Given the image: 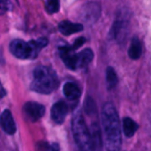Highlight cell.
Returning a JSON list of instances; mask_svg holds the SVG:
<instances>
[{
	"label": "cell",
	"instance_id": "cell-14",
	"mask_svg": "<svg viewBox=\"0 0 151 151\" xmlns=\"http://www.w3.org/2000/svg\"><path fill=\"white\" fill-rule=\"evenodd\" d=\"M106 85L108 89H113L118 85V77L113 68L108 67L106 69Z\"/></svg>",
	"mask_w": 151,
	"mask_h": 151
},
{
	"label": "cell",
	"instance_id": "cell-7",
	"mask_svg": "<svg viewBox=\"0 0 151 151\" xmlns=\"http://www.w3.org/2000/svg\"><path fill=\"white\" fill-rule=\"evenodd\" d=\"M68 113V107L66 105V103L65 101H58L57 103H55L52 108H51V111H50V116L52 120L58 124V125H61L64 123L66 116Z\"/></svg>",
	"mask_w": 151,
	"mask_h": 151
},
{
	"label": "cell",
	"instance_id": "cell-6",
	"mask_svg": "<svg viewBox=\"0 0 151 151\" xmlns=\"http://www.w3.org/2000/svg\"><path fill=\"white\" fill-rule=\"evenodd\" d=\"M59 55L65 66L73 70L77 69V53H74V49L72 46L64 45L58 48Z\"/></svg>",
	"mask_w": 151,
	"mask_h": 151
},
{
	"label": "cell",
	"instance_id": "cell-4",
	"mask_svg": "<svg viewBox=\"0 0 151 151\" xmlns=\"http://www.w3.org/2000/svg\"><path fill=\"white\" fill-rule=\"evenodd\" d=\"M72 130L76 144L81 151H94V142L81 114L77 113L72 121Z\"/></svg>",
	"mask_w": 151,
	"mask_h": 151
},
{
	"label": "cell",
	"instance_id": "cell-19",
	"mask_svg": "<svg viewBox=\"0 0 151 151\" xmlns=\"http://www.w3.org/2000/svg\"><path fill=\"white\" fill-rule=\"evenodd\" d=\"M85 41H86V39H85L84 37H80V38H78V39L75 40V42H74V44H73V45L72 47H73L74 50H76V49L80 48V47L85 43Z\"/></svg>",
	"mask_w": 151,
	"mask_h": 151
},
{
	"label": "cell",
	"instance_id": "cell-18",
	"mask_svg": "<svg viewBox=\"0 0 151 151\" xmlns=\"http://www.w3.org/2000/svg\"><path fill=\"white\" fill-rule=\"evenodd\" d=\"M12 8L10 0H0V15H4Z\"/></svg>",
	"mask_w": 151,
	"mask_h": 151
},
{
	"label": "cell",
	"instance_id": "cell-5",
	"mask_svg": "<svg viewBox=\"0 0 151 151\" xmlns=\"http://www.w3.org/2000/svg\"><path fill=\"white\" fill-rule=\"evenodd\" d=\"M24 118L28 122H36L45 114V107L38 102L28 101L22 109Z\"/></svg>",
	"mask_w": 151,
	"mask_h": 151
},
{
	"label": "cell",
	"instance_id": "cell-2",
	"mask_svg": "<svg viewBox=\"0 0 151 151\" xmlns=\"http://www.w3.org/2000/svg\"><path fill=\"white\" fill-rule=\"evenodd\" d=\"M59 85L56 71L48 66H38L34 69L33 81L30 89L42 94H50L54 92Z\"/></svg>",
	"mask_w": 151,
	"mask_h": 151
},
{
	"label": "cell",
	"instance_id": "cell-17",
	"mask_svg": "<svg viewBox=\"0 0 151 151\" xmlns=\"http://www.w3.org/2000/svg\"><path fill=\"white\" fill-rule=\"evenodd\" d=\"M84 109H85V111L88 115H90L92 113H95V111H96V104H95L94 101L91 98H87L86 99L85 104H84Z\"/></svg>",
	"mask_w": 151,
	"mask_h": 151
},
{
	"label": "cell",
	"instance_id": "cell-12",
	"mask_svg": "<svg viewBox=\"0 0 151 151\" xmlns=\"http://www.w3.org/2000/svg\"><path fill=\"white\" fill-rule=\"evenodd\" d=\"M122 129H123L124 134L127 138H130L135 134L136 131L138 130V125L132 118L126 117L123 119V122H122Z\"/></svg>",
	"mask_w": 151,
	"mask_h": 151
},
{
	"label": "cell",
	"instance_id": "cell-1",
	"mask_svg": "<svg viewBox=\"0 0 151 151\" xmlns=\"http://www.w3.org/2000/svg\"><path fill=\"white\" fill-rule=\"evenodd\" d=\"M102 129L104 147L107 151H119L122 144L121 125L115 106L107 102L102 109Z\"/></svg>",
	"mask_w": 151,
	"mask_h": 151
},
{
	"label": "cell",
	"instance_id": "cell-10",
	"mask_svg": "<svg viewBox=\"0 0 151 151\" xmlns=\"http://www.w3.org/2000/svg\"><path fill=\"white\" fill-rule=\"evenodd\" d=\"M63 93H64L65 96L70 101L78 100L81 94V89L79 88V86L73 82H68V83L65 84V85L63 87Z\"/></svg>",
	"mask_w": 151,
	"mask_h": 151
},
{
	"label": "cell",
	"instance_id": "cell-16",
	"mask_svg": "<svg viewBox=\"0 0 151 151\" xmlns=\"http://www.w3.org/2000/svg\"><path fill=\"white\" fill-rule=\"evenodd\" d=\"M59 0H47L46 1V11L50 14L56 13L59 11Z\"/></svg>",
	"mask_w": 151,
	"mask_h": 151
},
{
	"label": "cell",
	"instance_id": "cell-20",
	"mask_svg": "<svg viewBox=\"0 0 151 151\" xmlns=\"http://www.w3.org/2000/svg\"><path fill=\"white\" fill-rule=\"evenodd\" d=\"M5 95H6V91L4 88V86H3V85H2V83L0 81V98H3Z\"/></svg>",
	"mask_w": 151,
	"mask_h": 151
},
{
	"label": "cell",
	"instance_id": "cell-13",
	"mask_svg": "<svg viewBox=\"0 0 151 151\" xmlns=\"http://www.w3.org/2000/svg\"><path fill=\"white\" fill-rule=\"evenodd\" d=\"M142 53V46L138 37H134L131 42V45L128 50V55L133 60H137L141 57Z\"/></svg>",
	"mask_w": 151,
	"mask_h": 151
},
{
	"label": "cell",
	"instance_id": "cell-3",
	"mask_svg": "<svg viewBox=\"0 0 151 151\" xmlns=\"http://www.w3.org/2000/svg\"><path fill=\"white\" fill-rule=\"evenodd\" d=\"M48 39L40 37L36 40L26 42L22 39H14L10 43L9 49L13 56L20 60L35 59L40 51L48 45Z\"/></svg>",
	"mask_w": 151,
	"mask_h": 151
},
{
	"label": "cell",
	"instance_id": "cell-8",
	"mask_svg": "<svg viewBox=\"0 0 151 151\" xmlns=\"http://www.w3.org/2000/svg\"><path fill=\"white\" fill-rule=\"evenodd\" d=\"M0 125L3 130L7 133V134H14L16 132V125L15 121L12 117V115L10 110L5 109L1 117H0Z\"/></svg>",
	"mask_w": 151,
	"mask_h": 151
},
{
	"label": "cell",
	"instance_id": "cell-15",
	"mask_svg": "<svg viewBox=\"0 0 151 151\" xmlns=\"http://www.w3.org/2000/svg\"><path fill=\"white\" fill-rule=\"evenodd\" d=\"M36 151H59V147L57 143H48L40 142L35 146Z\"/></svg>",
	"mask_w": 151,
	"mask_h": 151
},
{
	"label": "cell",
	"instance_id": "cell-11",
	"mask_svg": "<svg viewBox=\"0 0 151 151\" xmlns=\"http://www.w3.org/2000/svg\"><path fill=\"white\" fill-rule=\"evenodd\" d=\"M94 53L91 49H85L77 53V68L87 67L93 60Z\"/></svg>",
	"mask_w": 151,
	"mask_h": 151
},
{
	"label": "cell",
	"instance_id": "cell-9",
	"mask_svg": "<svg viewBox=\"0 0 151 151\" xmlns=\"http://www.w3.org/2000/svg\"><path fill=\"white\" fill-rule=\"evenodd\" d=\"M58 29L64 36H70L80 32L83 29V26L80 23H73L68 20H63L58 25Z\"/></svg>",
	"mask_w": 151,
	"mask_h": 151
}]
</instances>
